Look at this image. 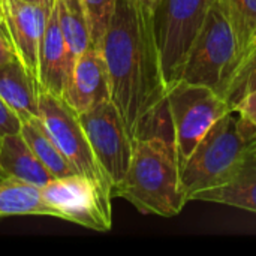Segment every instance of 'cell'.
Segmentation results:
<instances>
[{
	"label": "cell",
	"mask_w": 256,
	"mask_h": 256,
	"mask_svg": "<svg viewBox=\"0 0 256 256\" xmlns=\"http://www.w3.org/2000/svg\"><path fill=\"white\" fill-rule=\"evenodd\" d=\"M100 50L111 102L135 140L166 104L168 87L154 34V10L141 0H116Z\"/></svg>",
	"instance_id": "obj_1"
},
{
	"label": "cell",
	"mask_w": 256,
	"mask_h": 256,
	"mask_svg": "<svg viewBox=\"0 0 256 256\" xmlns=\"http://www.w3.org/2000/svg\"><path fill=\"white\" fill-rule=\"evenodd\" d=\"M159 112L147 132L134 140L128 174L116 188L114 195L126 200L141 214L174 218L182 213L188 200L182 188L174 130L172 128L165 132L159 130Z\"/></svg>",
	"instance_id": "obj_2"
},
{
	"label": "cell",
	"mask_w": 256,
	"mask_h": 256,
	"mask_svg": "<svg viewBox=\"0 0 256 256\" xmlns=\"http://www.w3.org/2000/svg\"><path fill=\"white\" fill-rule=\"evenodd\" d=\"M256 144V126L234 108L224 114L180 165L182 188L188 202L207 189L225 184Z\"/></svg>",
	"instance_id": "obj_3"
},
{
	"label": "cell",
	"mask_w": 256,
	"mask_h": 256,
	"mask_svg": "<svg viewBox=\"0 0 256 256\" xmlns=\"http://www.w3.org/2000/svg\"><path fill=\"white\" fill-rule=\"evenodd\" d=\"M216 0H159L154 8V34L165 84L182 76L189 51Z\"/></svg>",
	"instance_id": "obj_4"
},
{
	"label": "cell",
	"mask_w": 256,
	"mask_h": 256,
	"mask_svg": "<svg viewBox=\"0 0 256 256\" xmlns=\"http://www.w3.org/2000/svg\"><path fill=\"white\" fill-rule=\"evenodd\" d=\"M236 60V36L220 0H216L189 51L180 80L207 86L222 94Z\"/></svg>",
	"instance_id": "obj_5"
},
{
	"label": "cell",
	"mask_w": 256,
	"mask_h": 256,
	"mask_svg": "<svg viewBox=\"0 0 256 256\" xmlns=\"http://www.w3.org/2000/svg\"><path fill=\"white\" fill-rule=\"evenodd\" d=\"M166 106L180 165L189 158L208 129L224 114L232 110L216 90L184 80H178L168 88Z\"/></svg>",
	"instance_id": "obj_6"
},
{
	"label": "cell",
	"mask_w": 256,
	"mask_h": 256,
	"mask_svg": "<svg viewBox=\"0 0 256 256\" xmlns=\"http://www.w3.org/2000/svg\"><path fill=\"white\" fill-rule=\"evenodd\" d=\"M39 117L75 172L93 180L114 196L112 186L92 150L80 114L68 100L40 90Z\"/></svg>",
	"instance_id": "obj_7"
},
{
	"label": "cell",
	"mask_w": 256,
	"mask_h": 256,
	"mask_svg": "<svg viewBox=\"0 0 256 256\" xmlns=\"http://www.w3.org/2000/svg\"><path fill=\"white\" fill-rule=\"evenodd\" d=\"M42 196L54 216L80 226L108 232L112 226V195L93 180L72 174L42 186Z\"/></svg>",
	"instance_id": "obj_8"
},
{
	"label": "cell",
	"mask_w": 256,
	"mask_h": 256,
	"mask_svg": "<svg viewBox=\"0 0 256 256\" xmlns=\"http://www.w3.org/2000/svg\"><path fill=\"white\" fill-rule=\"evenodd\" d=\"M80 120L114 194L116 188L128 174L134 152V140L129 136L124 123L111 100L80 114Z\"/></svg>",
	"instance_id": "obj_9"
},
{
	"label": "cell",
	"mask_w": 256,
	"mask_h": 256,
	"mask_svg": "<svg viewBox=\"0 0 256 256\" xmlns=\"http://www.w3.org/2000/svg\"><path fill=\"white\" fill-rule=\"evenodd\" d=\"M48 9L27 0H10L6 4V26L16 58L30 75H38L42 36L50 16Z\"/></svg>",
	"instance_id": "obj_10"
},
{
	"label": "cell",
	"mask_w": 256,
	"mask_h": 256,
	"mask_svg": "<svg viewBox=\"0 0 256 256\" xmlns=\"http://www.w3.org/2000/svg\"><path fill=\"white\" fill-rule=\"evenodd\" d=\"M64 99L78 114L111 100L108 69L102 50L90 45L75 60Z\"/></svg>",
	"instance_id": "obj_11"
},
{
	"label": "cell",
	"mask_w": 256,
	"mask_h": 256,
	"mask_svg": "<svg viewBox=\"0 0 256 256\" xmlns=\"http://www.w3.org/2000/svg\"><path fill=\"white\" fill-rule=\"evenodd\" d=\"M74 62L68 52L60 32L56 4L50 12L46 27L42 36L38 60V84L40 90L64 98L68 82L72 74Z\"/></svg>",
	"instance_id": "obj_12"
},
{
	"label": "cell",
	"mask_w": 256,
	"mask_h": 256,
	"mask_svg": "<svg viewBox=\"0 0 256 256\" xmlns=\"http://www.w3.org/2000/svg\"><path fill=\"white\" fill-rule=\"evenodd\" d=\"M39 93L38 80L27 72L18 58L0 64V96L21 123L39 117Z\"/></svg>",
	"instance_id": "obj_13"
},
{
	"label": "cell",
	"mask_w": 256,
	"mask_h": 256,
	"mask_svg": "<svg viewBox=\"0 0 256 256\" xmlns=\"http://www.w3.org/2000/svg\"><path fill=\"white\" fill-rule=\"evenodd\" d=\"M190 201L224 204L256 213V147L250 148L236 174L225 184L201 190Z\"/></svg>",
	"instance_id": "obj_14"
},
{
	"label": "cell",
	"mask_w": 256,
	"mask_h": 256,
	"mask_svg": "<svg viewBox=\"0 0 256 256\" xmlns=\"http://www.w3.org/2000/svg\"><path fill=\"white\" fill-rule=\"evenodd\" d=\"M0 176L3 178L22 180L39 188L56 178L36 158L21 132L0 138Z\"/></svg>",
	"instance_id": "obj_15"
},
{
	"label": "cell",
	"mask_w": 256,
	"mask_h": 256,
	"mask_svg": "<svg viewBox=\"0 0 256 256\" xmlns=\"http://www.w3.org/2000/svg\"><path fill=\"white\" fill-rule=\"evenodd\" d=\"M6 216L56 218L39 186L10 177L0 178V218Z\"/></svg>",
	"instance_id": "obj_16"
},
{
	"label": "cell",
	"mask_w": 256,
	"mask_h": 256,
	"mask_svg": "<svg viewBox=\"0 0 256 256\" xmlns=\"http://www.w3.org/2000/svg\"><path fill=\"white\" fill-rule=\"evenodd\" d=\"M21 135L33 150L36 158L45 165V168L56 177H68L76 174L72 165L68 162L56 141L46 130L40 117H33L21 123Z\"/></svg>",
	"instance_id": "obj_17"
},
{
	"label": "cell",
	"mask_w": 256,
	"mask_h": 256,
	"mask_svg": "<svg viewBox=\"0 0 256 256\" xmlns=\"http://www.w3.org/2000/svg\"><path fill=\"white\" fill-rule=\"evenodd\" d=\"M57 20L70 60H75L92 45L90 27L82 0H56Z\"/></svg>",
	"instance_id": "obj_18"
},
{
	"label": "cell",
	"mask_w": 256,
	"mask_h": 256,
	"mask_svg": "<svg viewBox=\"0 0 256 256\" xmlns=\"http://www.w3.org/2000/svg\"><path fill=\"white\" fill-rule=\"evenodd\" d=\"M256 88V34L244 50V52L237 58L232 70L225 82L222 96L234 108L248 93Z\"/></svg>",
	"instance_id": "obj_19"
},
{
	"label": "cell",
	"mask_w": 256,
	"mask_h": 256,
	"mask_svg": "<svg viewBox=\"0 0 256 256\" xmlns=\"http://www.w3.org/2000/svg\"><path fill=\"white\" fill-rule=\"evenodd\" d=\"M220 4L234 32L238 58L256 34V0H220Z\"/></svg>",
	"instance_id": "obj_20"
},
{
	"label": "cell",
	"mask_w": 256,
	"mask_h": 256,
	"mask_svg": "<svg viewBox=\"0 0 256 256\" xmlns=\"http://www.w3.org/2000/svg\"><path fill=\"white\" fill-rule=\"evenodd\" d=\"M82 4L88 20L92 45L100 50L116 0H82Z\"/></svg>",
	"instance_id": "obj_21"
},
{
	"label": "cell",
	"mask_w": 256,
	"mask_h": 256,
	"mask_svg": "<svg viewBox=\"0 0 256 256\" xmlns=\"http://www.w3.org/2000/svg\"><path fill=\"white\" fill-rule=\"evenodd\" d=\"M21 130L20 117L8 106V104L0 96V138L9 134H16Z\"/></svg>",
	"instance_id": "obj_22"
},
{
	"label": "cell",
	"mask_w": 256,
	"mask_h": 256,
	"mask_svg": "<svg viewBox=\"0 0 256 256\" xmlns=\"http://www.w3.org/2000/svg\"><path fill=\"white\" fill-rule=\"evenodd\" d=\"M234 110L238 111L243 118H246L249 123H252L254 126H256V88L252 90L250 93H248L234 106Z\"/></svg>",
	"instance_id": "obj_23"
},
{
	"label": "cell",
	"mask_w": 256,
	"mask_h": 256,
	"mask_svg": "<svg viewBox=\"0 0 256 256\" xmlns=\"http://www.w3.org/2000/svg\"><path fill=\"white\" fill-rule=\"evenodd\" d=\"M14 58H16V54H15V51H14L9 39L0 30V64L8 63V62H10Z\"/></svg>",
	"instance_id": "obj_24"
},
{
	"label": "cell",
	"mask_w": 256,
	"mask_h": 256,
	"mask_svg": "<svg viewBox=\"0 0 256 256\" xmlns=\"http://www.w3.org/2000/svg\"><path fill=\"white\" fill-rule=\"evenodd\" d=\"M27 2H30L33 4H38V6H42V8L48 9V10H51L54 8V4H56V0H27Z\"/></svg>",
	"instance_id": "obj_25"
},
{
	"label": "cell",
	"mask_w": 256,
	"mask_h": 256,
	"mask_svg": "<svg viewBox=\"0 0 256 256\" xmlns=\"http://www.w3.org/2000/svg\"><path fill=\"white\" fill-rule=\"evenodd\" d=\"M0 18L4 21L6 24V2L4 0H0ZM8 27V26H6Z\"/></svg>",
	"instance_id": "obj_26"
},
{
	"label": "cell",
	"mask_w": 256,
	"mask_h": 256,
	"mask_svg": "<svg viewBox=\"0 0 256 256\" xmlns=\"http://www.w3.org/2000/svg\"><path fill=\"white\" fill-rule=\"evenodd\" d=\"M0 30H2V32L4 33V36L9 39V32H8V27H6V24H4V21H3L2 18H0ZM9 42H10V39H9ZM10 45H12V44H10Z\"/></svg>",
	"instance_id": "obj_27"
},
{
	"label": "cell",
	"mask_w": 256,
	"mask_h": 256,
	"mask_svg": "<svg viewBox=\"0 0 256 256\" xmlns=\"http://www.w3.org/2000/svg\"><path fill=\"white\" fill-rule=\"evenodd\" d=\"M141 2H142V3H146L148 8H152V9L154 10V8H156V4H158V2H159V0H141Z\"/></svg>",
	"instance_id": "obj_28"
},
{
	"label": "cell",
	"mask_w": 256,
	"mask_h": 256,
	"mask_svg": "<svg viewBox=\"0 0 256 256\" xmlns=\"http://www.w3.org/2000/svg\"><path fill=\"white\" fill-rule=\"evenodd\" d=\"M4 2H6V4H8V2H10V0H4Z\"/></svg>",
	"instance_id": "obj_29"
},
{
	"label": "cell",
	"mask_w": 256,
	"mask_h": 256,
	"mask_svg": "<svg viewBox=\"0 0 256 256\" xmlns=\"http://www.w3.org/2000/svg\"><path fill=\"white\" fill-rule=\"evenodd\" d=\"M0 178H3V177H2V176H0Z\"/></svg>",
	"instance_id": "obj_30"
},
{
	"label": "cell",
	"mask_w": 256,
	"mask_h": 256,
	"mask_svg": "<svg viewBox=\"0 0 256 256\" xmlns=\"http://www.w3.org/2000/svg\"><path fill=\"white\" fill-rule=\"evenodd\" d=\"M255 147H256V144H255Z\"/></svg>",
	"instance_id": "obj_31"
}]
</instances>
